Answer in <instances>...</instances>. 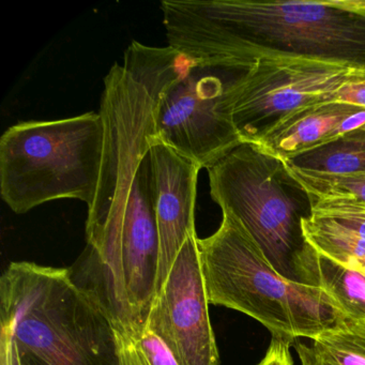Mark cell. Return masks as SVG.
Masks as SVG:
<instances>
[{"mask_svg":"<svg viewBox=\"0 0 365 365\" xmlns=\"http://www.w3.org/2000/svg\"><path fill=\"white\" fill-rule=\"evenodd\" d=\"M166 37L192 63L247 69L262 57L365 69V0H163Z\"/></svg>","mask_w":365,"mask_h":365,"instance_id":"obj_1","label":"cell"},{"mask_svg":"<svg viewBox=\"0 0 365 365\" xmlns=\"http://www.w3.org/2000/svg\"><path fill=\"white\" fill-rule=\"evenodd\" d=\"M0 322L21 365H117L112 320L70 269L11 262L0 277Z\"/></svg>","mask_w":365,"mask_h":365,"instance_id":"obj_2","label":"cell"},{"mask_svg":"<svg viewBox=\"0 0 365 365\" xmlns=\"http://www.w3.org/2000/svg\"><path fill=\"white\" fill-rule=\"evenodd\" d=\"M208 175L213 202L241 222L274 270L290 283L320 288L319 253L303 230L312 200L285 162L241 143Z\"/></svg>","mask_w":365,"mask_h":365,"instance_id":"obj_3","label":"cell"},{"mask_svg":"<svg viewBox=\"0 0 365 365\" xmlns=\"http://www.w3.org/2000/svg\"><path fill=\"white\" fill-rule=\"evenodd\" d=\"M222 215L215 234L197 238L210 304L241 312L292 344L300 337L313 341L345 319L322 288L282 277L241 222L228 210Z\"/></svg>","mask_w":365,"mask_h":365,"instance_id":"obj_4","label":"cell"},{"mask_svg":"<svg viewBox=\"0 0 365 365\" xmlns=\"http://www.w3.org/2000/svg\"><path fill=\"white\" fill-rule=\"evenodd\" d=\"M104 150L100 113L9 128L0 140V192L18 215L56 200L95 202Z\"/></svg>","mask_w":365,"mask_h":365,"instance_id":"obj_5","label":"cell"},{"mask_svg":"<svg viewBox=\"0 0 365 365\" xmlns=\"http://www.w3.org/2000/svg\"><path fill=\"white\" fill-rule=\"evenodd\" d=\"M245 70L189 61L160 98L150 140L200 168H212L242 143L230 115V91Z\"/></svg>","mask_w":365,"mask_h":365,"instance_id":"obj_6","label":"cell"},{"mask_svg":"<svg viewBox=\"0 0 365 365\" xmlns=\"http://www.w3.org/2000/svg\"><path fill=\"white\" fill-rule=\"evenodd\" d=\"M365 78V69L309 59L262 57L232 83L230 112L241 142L255 144L294 110L333 102L348 83Z\"/></svg>","mask_w":365,"mask_h":365,"instance_id":"obj_7","label":"cell"},{"mask_svg":"<svg viewBox=\"0 0 365 365\" xmlns=\"http://www.w3.org/2000/svg\"><path fill=\"white\" fill-rule=\"evenodd\" d=\"M209 304L194 234L181 247L147 319V329L163 341L179 365H220Z\"/></svg>","mask_w":365,"mask_h":365,"instance_id":"obj_8","label":"cell"},{"mask_svg":"<svg viewBox=\"0 0 365 365\" xmlns=\"http://www.w3.org/2000/svg\"><path fill=\"white\" fill-rule=\"evenodd\" d=\"M149 144L160 238L157 294L185 240L196 234L194 211L202 168L163 143L149 140Z\"/></svg>","mask_w":365,"mask_h":365,"instance_id":"obj_9","label":"cell"},{"mask_svg":"<svg viewBox=\"0 0 365 365\" xmlns=\"http://www.w3.org/2000/svg\"><path fill=\"white\" fill-rule=\"evenodd\" d=\"M365 125V108L337 102L294 110L271 127L255 145L288 162Z\"/></svg>","mask_w":365,"mask_h":365,"instance_id":"obj_10","label":"cell"},{"mask_svg":"<svg viewBox=\"0 0 365 365\" xmlns=\"http://www.w3.org/2000/svg\"><path fill=\"white\" fill-rule=\"evenodd\" d=\"M311 200V217L303 221L307 241L320 255L365 269V206L350 198Z\"/></svg>","mask_w":365,"mask_h":365,"instance_id":"obj_11","label":"cell"},{"mask_svg":"<svg viewBox=\"0 0 365 365\" xmlns=\"http://www.w3.org/2000/svg\"><path fill=\"white\" fill-rule=\"evenodd\" d=\"M303 170L324 175H351L365 172V125L344 134L324 146L286 162Z\"/></svg>","mask_w":365,"mask_h":365,"instance_id":"obj_12","label":"cell"},{"mask_svg":"<svg viewBox=\"0 0 365 365\" xmlns=\"http://www.w3.org/2000/svg\"><path fill=\"white\" fill-rule=\"evenodd\" d=\"M320 288L346 318L365 320V273L319 254Z\"/></svg>","mask_w":365,"mask_h":365,"instance_id":"obj_13","label":"cell"},{"mask_svg":"<svg viewBox=\"0 0 365 365\" xmlns=\"http://www.w3.org/2000/svg\"><path fill=\"white\" fill-rule=\"evenodd\" d=\"M312 346L332 365H365V320L345 318L316 336Z\"/></svg>","mask_w":365,"mask_h":365,"instance_id":"obj_14","label":"cell"},{"mask_svg":"<svg viewBox=\"0 0 365 365\" xmlns=\"http://www.w3.org/2000/svg\"><path fill=\"white\" fill-rule=\"evenodd\" d=\"M114 331L117 365H179L163 341L148 329L142 333Z\"/></svg>","mask_w":365,"mask_h":365,"instance_id":"obj_15","label":"cell"},{"mask_svg":"<svg viewBox=\"0 0 365 365\" xmlns=\"http://www.w3.org/2000/svg\"><path fill=\"white\" fill-rule=\"evenodd\" d=\"M286 165L294 180L311 197L350 198L365 206V172L351 175H324L303 172L287 163Z\"/></svg>","mask_w":365,"mask_h":365,"instance_id":"obj_16","label":"cell"},{"mask_svg":"<svg viewBox=\"0 0 365 365\" xmlns=\"http://www.w3.org/2000/svg\"><path fill=\"white\" fill-rule=\"evenodd\" d=\"M333 102L365 108V78L344 85L334 93Z\"/></svg>","mask_w":365,"mask_h":365,"instance_id":"obj_17","label":"cell"},{"mask_svg":"<svg viewBox=\"0 0 365 365\" xmlns=\"http://www.w3.org/2000/svg\"><path fill=\"white\" fill-rule=\"evenodd\" d=\"M292 344L285 339L272 337L264 359L258 365H294L290 346Z\"/></svg>","mask_w":365,"mask_h":365,"instance_id":"obj_18","label":"cell"},{"mask_svg":"<svg viewBox=\"0 0 365 365\" xmlns=\"http://www.w3.org/2000/svg\"><path fill=\"white\" fill-rule=\"evenodd\" d=\"M0 365H21L14 341L4 331L0 335Z\"/></svg>","mask_w":365,"mask_h":365,"instance_id":"obj_19","label":"cell"},{"mask_svg":"<svg viewBox=\"0 0 365 365\" xmlns=\"http://www.w3.org/2000/svg\"><path fill=\"white\" fill-rule=\"evenodd\" d=\"M297 354L299 356L301 365H332L327 362L314 349L313 346L298 343L296 345Z\"/></svg>","mask_w":365,"mask_h":365,"instance_id":"obj_20","label":"cell"}]
</instances>
